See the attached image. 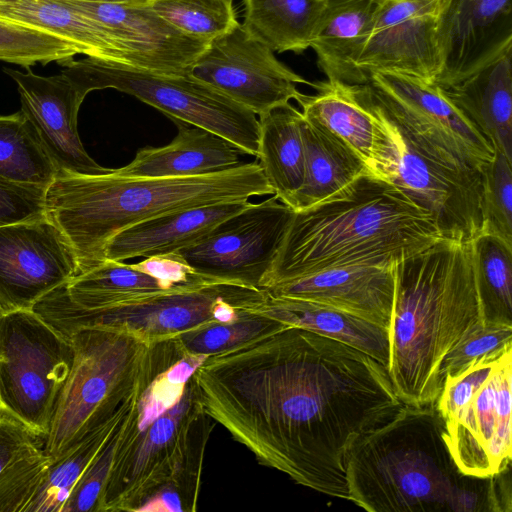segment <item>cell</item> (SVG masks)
I'll list each match as a JSON object with an SVG mask.
<instances>
[{
  "label": "cell",
  "mask_w": 512,
  "mask_h": 512,
  "mask_svg": "<svg viewBox=\"0 0 512 512\" xmlns=\"http://www.w3.org/2000/svg\"><path fill=\"white\" fill-rule=\"evenodd\" d=\"M194 376L206 413L260 464L348 501L352 447L402 405L380 362L293 326L208 356Z\"/></svg>",
  "instance_id": "1"
},
{
  "label": "cell",
  "mask_w": 512,
  "mask_h": 512,
  "mask_svg": "<svg viewBox=\"0 0 512 512\" xmlns=\"http://www.w3.org/2000/svg\"><path fill=\"white\" fill-rule=\"evenodd\" d=\"M207 357L188 353L177 337L148 343L100 512L197 509L205 448L216 423L194 376Z\"/></svg>",
  "instance_id": "2"
},
{
  "label": "cell",
  "mask_w": 512,
  "mask_h": 512,
  "mask_svg": "<svg viewBox=\"0 0 512 512\" xmlns=\"http://www.w3.org/2000/svg\"><path fill=\"white\" fill-rule=\"evenodd\" d=\"M435 404L402 405L364 433L346 465L350 501L369 512H510V467L460 471Z\"/></svg>",
  "instance_id": "3"
},
{
  "label": "cell",
  "mask_w": 512,
  "mask_h": 512,
  "mask_svg": "<svg viewBox=\"0 0 512 512\" xmlns=\"http://www.w3.org/2000/svg\"><path fill=\"white\" fill-rule=\"evenodd\" d=\"M485 321L471 242L442 239L394 264L388 373L404 404H435L444 357Z\"/></svg>",
  "instance_id": "4"
},
{
  "label": "cell",
  "mask_w": 512,
  "mask_h": 512,
  "mask_svg": "<svg viewBox=\"0 0 512 512\" xmlns=\"http://www.w3.org/2000/svg\"><path fill=\"white\" fill-rule=\"evenodd\" d=\"M444 239L430 213L373 174L293 213L262 289L320 270L388 265Z\"/></svg>",
  "instance_id": "5"
},
{
  "label": "cell",
  "mask_w": 512,
  "mask_h": 512,
  "mask_svg": "<svg viewBox=\"0 0 512 512\" xmlns=\"http://www.w3.org/2000/svg\"><path fill=\"white\" fill-rule=\"evenodd\" d=\"M57 173L45 191L46 216L71 245L78 274L105 261L107 242L144 220L199 206L272 195L257 162L179 178Z\"/></svg>",
  "instance_id": "6"
},
{
  "label": "cell",
  "mask_w": 512,
  "mask_h": 512,
  "mask_svg": "<svg viewBox=\"0 0 512 512\" xmlns=\"http://www.w3.org/2000/svg\"><path fill=\"white\" fill-rule=\"evenodd\" d=\"M68 340L73 364L43 446L51 460L130 406L148 346L131 333L105 327L79 329Z\"/></svg>",
  "instance_id": "7"
},
{
  "label": "cell",
  "mask_w": 512,
  "mask_h": 512,
  "mask_svg": "<svg viewBox=\"0 0 512 512\" xmlns=\"http://www.w3.org/2000/svg\"><path fill=\"white\" fill-rule=\"evenodd\" d=\"M266 299L265 289L211 281L129 305L86 309L71 301L64 283L39 299L32 310L67 340L79 329L105 327L151 343L232 322L256 310Z\"/></svg>",
  "instance_id": "8"
},
{
  "label": "cell",
  "mask_w": 512,
  "mask_h": 512,
  "mask_svg": "<svg viewBox=\"0 0 512 512\" xmlns=\"http://www.w3.org/2000/svg\"><path fill=\"white\" fill-rule=\"evenodd\" d=\"M512 347L444 379L435 406L461 472L488 477L511 467Z\"/></svg>",
  "instance_id": "9"
},
{
  "label": "cell",
  "mask_w": 512,
  "mask_h": 512,
  "mask_svg": "<svg viewBox=\"0 0 512 512\" xmlns=\"http://www.w3.org/2000/svg\"><path fill=\"white\" fill-rule=\"evenodd\" d=\"M80 93L113 88L160 110L174 121L210 131L257 157L256 115L211 86L189 76L137 69L122 63L86 57L58 63Z\"/></svg>",
  "instance_id": "10"
},
{
  "label": "cell",
  "mask_w": 512,
  "mask_h": 512,
  "mask_svg": "<svg viewBox=\"0 0 512 512\" xmlns=\"http://www.w3.org/2000/svg\"><path fill=\"white\" fill-rule=\"evenodd\" d=\"M73 358L70 341L32 309L2 312L0 411L44 440Z\"/></svg>",
  "instance_id": "11"
},
{
  "label": "cell",
  "mask_w": 512,
  "mask_h": 512,
  "mask_svg": "<svg viewBox=\"0 0 512 512\" xmlns=\"http://www.w3.org/2000/svg\"><path fill=\"white\" fill-rule=\"evenodd\" d=\"M363 85L400 132L431 157L483 172L493 160L492 144L435 83L373 72Z\"/></svg>",
  "instance_id": "12"
},
{
  "label": "cell",
  "mask_w": 512,
  "mask_h": 512,
  "mask_svg": "<svg viewBox=\"0 0 512 512\" xmlns=\"http://www.w3.org/2000/svg\"><path fill=\"white\" fill-rule=\"evenodd\" d=\"M293 213L275 196L250 202L177 252L202 276L262 289Z\"/></svg>",
  "instance_id": "13"
},
{
  "label": "cell",
  "mask_w": 512,
  "mask_h": 512,
  "mask_svg": "<svg viewBox=\"0 0 512 512\" xmlns=\"http://www.w3.org/2000/svg\"><path fill=\"white\" fill-rule=\"evenodd\" d=\"M384 116L397 150L391 183L430 213L444 239L472 242L484 231V172L431 157Z\"/></svg>",
  "instance_id": "14"
},
{
  "label": "cell",
  "mask_w": 512,
  "mask_h": 512,
  "mask_svg": "<svg viewBox=\"0 0 512 512\" xmlns=\"http://www.w3.org/2000/svg\"><path fill=\"white\" fill-rule=\"evenodd\" d=\"M187 74L258 116L296 100L301 93L298 84H312L280 62L240 23L211 40Z\"/></svg>",
  "instance_id": "15"
},
{
  "label": "cell",
  "mask_w": 512,
  "mask_h": 512,
  "mask_svg": "<svg viewBox=\"0 0 512 512\" xmlns=\"http://www.w3.org/2000/svg\"><path fill=\"white\" fill-rule=\"evenodd\" d=\"M442 0H381L371 31L354 60L357 85L373 72L434 83L440 70L437 19Z\"/></svg>",
  "instance_id": "16"
},
{
  "label": "cell",
  "mask_w": 512,
  "mask_h": 512,
  "mask_svg": "<svg viewBox=\"0 0 512 512\" xmlns=\"http://www.w3.org/2000/svg\"><path fill=\"white\" fill-rule=\"evenodd\" d=\"M78 274L74 251L47 216L0 226V309H32Z\"/></svg>",
  "instance_id": "17"
},
{
  "label": "cell",
  "mask_w": 512,
  "mask_h": 512,
  "mask_svg": "<svg viewBox=\"0 0 512 512\" xmlns=\"http://www.w3.org/2000/svg\"><path fill=\"white\" fill-rule=\"evenodd\" d=\"M311 87L315 94L296 98L303 117L339 137L373 175L391 182L397 164L394 136L364 85L326 80Z\"/></svg>",
  "instance_id": "18"
},
{
  "label": "cell",
  "mask_w": 512,
  "mask_h": 512,
  "mask_svg": "<svg viewBox=\"0 0 512 512\" xmlns=\"http://www.w3.org/2000/svg\"><path fill=\"white\" fill-rule=\"evenodd\" d=\"M110 30L129 66L149 72L185 75L207 42L188 36L144 2L66 0Z\"/></svg>",
  "instance_id": "19"
},
{
  "label": "cell",
  "mask_w": 512,
  "mask_h": 512,
  "mask_svg": "<svg viewBox=\"0 0 512 512\" xmlns=\"http://www.w3.org/2000/svg\"><path fill=\"white\" fill-rule=\"evenodd\" d=\"M3 68L15 82L21 111L34 127L58 173L102 175L112 171L86 152L77 129L84 96L64 73L38 75L25 68Z\"/></svg>",
  "instance_id": "20"
},
{
  "label": "cell",
  "mask_w": 512,
  "mask_h": 512,
  "mask_svg": "<svg viewBox=\"0 0 512 512\" xmlns=\"http://www.w3.org/2000/svg\"><path fill=\"white\" fill-rule=\"evenodd\" d=\"M440 70L447 88L512 47L511 0H442L437 19Z\"/></svg>",
  "instance_id": "21"
},
{
  "label": "cell",
  "mask_w": 512,
  "mask_h": 512,
  "mask_svg": "<svg viewBox=\"0 0 512 512\" xmlns=\"http://www.w3.org/2000/svg\"><path fill=\"white\" fill-rule=\"evenodd\" d=\"M395 263L324 269L265 290L274 297L330 306L389 329Z\"/></svg>",
  "instance_id": "22"
},
{
  "label": "cell",
  "mask_w": 512,
  "mask_h": 512,
  "mask_svg": "<svg viewBox=\"0 0 512 512\" xmlns=\"http://www.w3.org/2000/svg\"><path fill=\"white\" fill-rule=\"evenodd\" d=\"M249 204V200L218 203L144 220L114 235L106 244L105 259L124 261L177 252L199 241Z\"/></svg>",
  "instance_id": "23"
},
{
  "label": "cell",
  "mask_w": 512,
  "mask_h": 512,
  "mask_svg": "<svg viewBox=\"0 0 512 512\" xmlns=\"http://www.w3.org/2000/svg\"><path fill=\"white\" fill-rule=\"evenodd\" d=\"M175 122L178 133L169 144L140 149L128 165L114 169L113 173L129 178H179L240 164L243 153L231 142L205 129Z\"/></svg>",
  "instance_id": "24"
},
{
  "label": "cell",
  "mask_w": 512,
  "mask_h": 512,
  "mask_svg": "<svg viewBox=\"0 0 512 512\" xmlns=\"http://www.w3.org/2000/svg\"><path fill=\"white\" fill-rule=\"evenodd\" d=\"M512 47L465 79L441 88L495 150L512 161Z\"/></svg>",
  "instance_id": "25"
},
{
  "label": "cell",
  "mask_w": 512,
  "mask_h": 512,
  "mask_svg": "<svg viewBox=\"0 0 512 512\" xmlns=\"http://www.w3.org/2000/svg\"><path fill=\"white\" fill-rule=\"evenodd\" d=\"M381 0H326L310 48L329 81L357 85L354 60L361 51Z\"/></svg>",
  "instance_id": "26"
},
{
  "label": "cell",
  "mask_w": 512,
  "mask_h": 512,
  "mask_svg": "<svg viewBox=\"0 0 512 512\" xmlns=\"http://www.w3.org/2000/svg\"><path fill=\"white\" fill-rule=\"evenodd\" d=\"M253 312L342 342L389 367V331L378 324L330 306L268 293L266 301Z\"/></svg>",
  "instance_id": "27"
},
{
  "label": "cell",
  "mask_w": 512,
  "mask_h": 512,
  "mask_svg": "<svg viewBox=\"0 0 512 512\" xmlns=\"http://www.w3.org/2000/svg\"><path fill=\"white\" fill-rule=\"evenodd\" d=\"M305 152L303 183L294 196V212L325 202L360 177L372 174L363 160L328 129L303 117Z\"/></svg>",
  "instance_id": "28"
},
{
  "label": "cell",
  "mask_w": 512,
  "mask_h": 512,
  "mask_svg": "<svg viewBox=\"0 0 512 512\" xmlns=\"http://www.w3.org/2000/svg\"><path fill=\"white\" fill-rule=\"evenodd\" d=\"M0 18L59 36L86 57L129 65L110 30L66 0H0Z\"/></svg>",
  "instance_id": "29"
},
{
  "label": "cell",
  "mask_w": 512,
  "mask_h": 512,
  "mask_svg": "<svg viewBox=\"0 0 512 512\" xmlns=\"http://www.w3.org/2000/svg\"><path fill=\"white\" fill-rule=\"evenodd\" d=\"M258 155L274 196L291 208L305 169L303 115L289 103L259 115Z\"/></svg>",
  "instance_id": "30"
},
{
  "label": "cell",
  "mask_w": 512,
  "mask_h": 512,
  "mask_svg": "<svg viewBox=\"0 0 512 512\" xmlns=\"http://www.w3.org/2000/svg\"><path fill=\"white\" fill-rule=\"evenodd\" d=\"M202 284L174 285L141 271L135 264L106 259L74 276L66 283V291L71 301L82 308L103 309L141 302Z\"/></svg>",
  "instance_id": "31"
},
{
  "label": "cell",
  "mask_w": 512,
  "mask_h": 512,
  "mask_svg": "<svg viewBox=\"0 0 512 512\" xmlns=\"http://www.w3.org/2000/svg\"><path fill=\"white\" fill-rule=\"evenodd\" d=\"M326 0H243L245 31L274 53L301 54L312 35Z\"/></svg>",
  "instance_id": "32"
},
{
  "label": "cell",
  "mask_w": 512,
  "mask_h": 512,
  "mask_svg": "<svg viewBox=\"0 0 512 512\" xmlns=\"http://www.w3.org/2000/svg\"><path fill=\"white\" fill-rule=\"evenodd\" d=\"M57 173L22 111L0 115V178L46 189Z\"/></svg>",
  "instance_id": "33"
},
{
  "label": "cell",
  "mask_w": 512,
  "mask_h": 512,
  "mask_svg": "<svg viewBox=\"0 0 512 512\" xmlns=\"http://www.w3.org/2000/svg\"><path fill=\"white\" fill-rule=\"evenodd\" d=\"M129 407L88 434L64 454L51 460L39 488L24 512H61L82 473Z\"/></svg>",
  "instance_id": "34"
},
{
  "label": "cell",
  "mask_w": 512,
  "mask_h": 512,
  "mask_svg": "<svg viewBox=\"0 0 512 512\" xmlns=\"http://www.w3.org/2000/svg\"><path fill=\"white\" fill-rule=\"evenodd\" d=\"M471 243L485 319L512 322V245L490 233Z\"/></svg>",
  "instance_id": "35"
},
{
  "label": "cell",
  "mask_w": 512,
  "mask_h": 512,
  "mask_svg": "<svg viewBox=\"0 0 512 512\" xmlns=\"http://www.w3.org/2000/svg\"><path fill=\"white\" fill-rule=\"evenodd\" d=\"M149 5L184 34L207 43L239 24L233 0H151Z\"/></svg>",
  "instance_id": "36"
},
{
  "label": "cell",
  "mask_w": 512,
  "mask_h": 512,
  "mask_svg": "<svg viewBox=\"0 0 512 512\" xmlns=\"http://www.w3.org/2000/svg\"><path fill=\"white\" fill-rule=\"evenodd\" d=\"M81 54L63 38L0 18V61L24 68L37 63L62 62Z\"/></svg>",
  "instance_id": "37"
},
{
  "label": "cell",
  "mask_w": 512,
  "mask_h": 512,
  "mask_svg": "<svg viewBox=\"0 0 512 512\" xmlns=\"http://www.w3.org/2000/svg\"><path fill=\"white\" fill-rule=\"evenodd\" d=\"M286 326L271 317L248 312L232 322L183 333L178 339L188 353L211 356L233 350Z\"/></svg>",
  "instance_id": "38"
},
{
  "label": "cell",
  "mask_w": 512,
  "mask_h": 512,
  "mask_svg": "<svg viewBox=\"0 0 512 512\" xmlns=\"http://www.w3.org/2000/svg\"><path fill=\"white\" fill-rule=\"evenodd\" d=\"M495 150V149H494ZM512 161L495 150L484 172L483 233H490L512 245Z\"/></svg>",
  "instance_id": "39"
},
{
  "label": "cell",
  "mask_w": 512,
  "mask_h": 512,
  "mask_svg": "<svg viewBox=\"0 0 512 512\" xmlns=\"http://www.w3.org/2000/svg\"><path fill=\"white\" fill-rule=\"evenodd\" d=\"M51 459L39 444L23 453L0 474V512H24Z\"/></svg>",
  "instance_id": "40"
},
{
  "label": "cell",
  "mask_w": 512,
  "mask_h": 512,
  "mask_svg": "<svg viewBox=\"0 0 512 512\" xmlns=\"http://www.w3.org/2000/svg\"><path fill=\"white\" fill-rule=\"evenodd\" d=\"M512 347V322L486 320L468 332L440 365V378L453 377L476 359Z\"/></svg>",
  "instance_id": "41"
},
{
  "label": "cell",
  "mask_w": 512,
  "mask_h": 512,
  "mask_svg": "<svg viewBox=\"0 0 512 512\" xmlns=\"http://www.w3.org/2000/svg\"><path fill=\"white\" fill-rule=\"evenodd\" d=\"M123 417L82 473L61 512H100L101 495L112 465Z\"/></svg>",
  "instance_id": "42"
},
{
  "label": "cell",
  "mask_w": 512,
  "mask_h": 512,
  "mask_svg": "<svg viewBox=\"0 0 512 512\" xmlns=\"http://www.w3.org/2000/svg\"><path fill=\"white\" fill-rule=\"evenodd\" d=\"M45 191L0 178V226L45 217Z\"/></svg>",
  "instance_id": "43"
},
{
  "label": "cell",
  "mask_w": 512,
  "mask_h": 512,
  "mask_svg": "<svg viewBox=\"0 0 512 512\" xmlns=\"http://www.w3.org/2000/svg\"><path fill=\"white\" fill-rule=\"evenodd\" d=\"M143 272L178 286H188L218 281L195 272L179 252L146 257L135 263Z\"/></svg>",
  "instance_id": "44"
},
{
  "label": "cell",
  "mask_w": 512,
  "mask_h": 512,
  "mask_svg": "<svg viewBox=\"0 0 512 512\" xmlns=\"http://www.w3.org/2000/svg\"><path fill=\"white\" fill-rule=\"evenodd\" d=\"M37 444L36 436L18 421L0 411V474Z\"/></svg>",
  "instance_id": "45"
},
{
  "label": "cell",
  "mask_w": 512,
  "mask_h": 512,
  "mask_svg": "<svg viewBox=\"0 0 512 512\" xmlns=\"http://www.w3.org/2000/svg\"><path fill=\"white\" fill-rule=\"evenodd\" d=\"M85 1L144 2V3H149L151 0H85Z\"/></svg>",
  "instance_id": "46"
},
{
  "label": "cell",
  "mask_w": 512,
  "mask_h": 512,
  "mask_svg": "<svg viewBox=\"0 0 512 512\" xmlns=\"http://www.w3.org/2000/svg\"><path fill=\"white\" fill-rule=\"evenodd\" d=\"M2 313L1 309H0V314Z\"/></svg>",
  "instance_id": "47"
}]
</instances>
